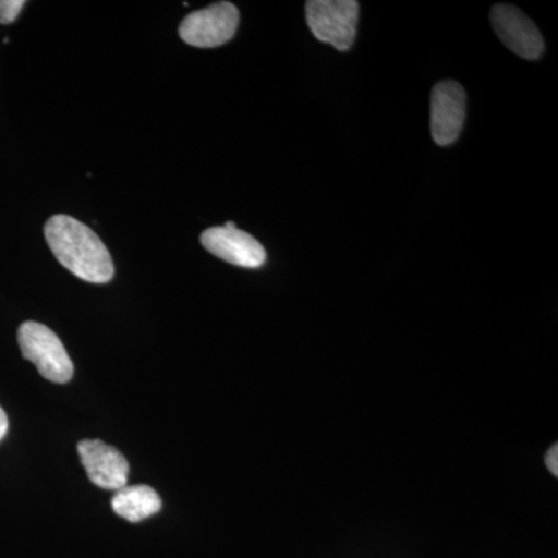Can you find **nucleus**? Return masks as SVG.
<instances>
[{"label":"nucleus","instance_id":"f257e3e1","mask_svg":"<svg viewBox=\"0 0 558 558\" xmlns=\"http://www.w3.org/2000/svg\"><path fill=\"white\" fill-rule=\"evenodd\" d=\"M44 233L54 258L75 277L94 284L113 278L116 267L109 250L90 227L72 216L57 215L47 220Z\"/></svg>","mask_w":558,"mask_h":558},{"label":"nucleus","instance_id":"f03ea898","mask_svg":"<svg viewBox=\"0 0 558 558\" xmlns=\"http://www.w3.org/2000/svg\"><path fill=\"white\" fill-rule=\"evenodd\" d=\"M24 359L31 360L44 379L53 384H68L73 377V363L60 337L47 326L27 322L17 332Z\"/></svg>","mask_w":558,"mask_h":558},{"label":"nucleus","instance_id":"39448f33","mask_svg":"<svg viewBox=\"0 0 558 558\" xmlns=\"http://www.w3.org/2000/svg\"><path fill=\"white\" fill-rule=\"evenodd\" d=\"M201 242L211 255L233 266L258 269L266 264L267 253L263 245L245 231L238 229L234 222L205 230Z\"/></svg>","mask_w":558,"mask_h":558},{"label":"nucleus","instance_id":"7ed1b4c3","mask_svg":"<svg viewBox=\"0 0 558 558\" xmlns=\"http://www.w3.org/2000/svg\"><path fill=\"white\" fill-rule=\"evenodd\" d=\"M359 10L355 0H311L306 3L307 25L322 43L347 51L357 35Z\"/></svg>","mask_w":558,"mask_h":558},{"label":"nucleus","instance_id":"9d476101","mask_svg":"<svg viewBox=\"0 0 558 558\" xmlns=\"http://www.w3.org/2000/svg\"><path fill=\"white\" fill-rule=\"evenodd\" d=\"M24 0H0V24H11L20 16Z\"/></svg>","mask_w":558,"mask_h":558},{"label":"nucleus","instance_id":"6e6552de","mask_svg":"<svg viewBox=\"0 0 558 558\" xmlns=\"http://www.w3.org/2000/svg\"><path fill=\"white\" fill-rule=\"evenodd\" d=\"M78 453L83 468L95 486L113 492L128 486L130 464L116 447L98 439H84L78 444Z\"/></svg>","mask_w":558,"mask_h":558},{"label":"nucleus","instance_id":"9b49d317","mask_svg":"<svg viewBox=\"0 0 558 558\" xmlns=\"http://www.w3.org/2000/svg\"><path fill=\"white\" fill-rule=\"evenodd\" d=\"M546 468L549 469V472L553 473L554 476H558V446L554 444L550 447L548 454H546Z\"/></svg>","mask_w":558,"mask_h":558},{"label":"nucleus","instance_id":"0eeeda50","mask_svg":"<svg viewBox=\"0 0 558 558\" xmlns=\"http://www.w3.org/2000/svg\"><path fill=\"white\" fill-rule=\"evenodd\" d=\"M465 92L457 81H440L432 92V134L439 146L457 142L465 121Z\"/></svg>","mask_w":558,"mask_h":558},{"label":"nucleus","instance_id":"f8f14e48","mask_svg":"<svg viewBox=\"0 0 558 558\" xmlns=\"http://www.w3.org/2000/svg\"><path fill=\"white\" fill-rule=\"evenodd\" d=\"M7 432H9V417H7L5 411L0 407V440L5 438Z\"/></svg>","mask_w":558,"mask_h":558},{"label":"nucleus","instance_id":"423d86ee","mask_svg":"<svg viewBox=\"0 0 558 558\" xmlns=\"http://www.w3.org/2000/svg\"><path fill=\"white\" fill-rule=\"evenodd\" d=\"M492 25L501 43L524 60H538L545 51L542 33L523 11L512 5H495Z\"/></svg>","mask_w":558,"mask_h":558},{"label":"nucleus","instance_id":"1a4fd4ad","mask_svg":"<svg viewBox=\"0 0 558 558\" xmlns=\"http://www.w3.org/2000/svg\"><path fill=\"white\" fill-rule=\"evenodd\" d=\"M112 509L121 519L140 523L161 509L159 494L149 486H124L116 492Z\"/></svg>","mask_w":558,"mask_h":558},{"label":"nucleus","instance_id":"20e7f679","mask_svg":"<svg viewBox=\"0 0 558 558\" xmlns=\"http://www.w3.org/2000/svg\"><path fill=\"white\" fill-rule=\"evenodd\" d=\"M240 25V11L230 2H218L193 11L179 27L180 38L193 47L213 49L233 38Z\"/></svg>","mask_w":558,"mask_h":558}]
</instances>
